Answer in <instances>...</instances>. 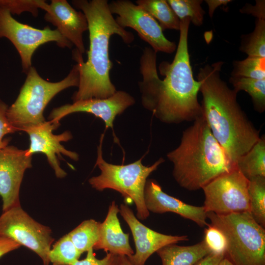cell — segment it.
Listing matches in <instances>:
<instances>
[{"label":"cell","mask_w":265,"mask_h":265,"mask_svg":"<svg viewBox=\"0 0 265 265\" xmlns=\"http://www.w3.org/2000/svg\"><path fill=\"white\" fill-rule=\"evenodd\" d=\"M190 21L180 20V37L177 51L171 63L161 62L157 68V53L145 47L139 61L142 80L138 82L143 107L160 121L179 124L194 121L202 116L198 94L200 83L196 80L190 63L188 33Z\"/></svg>","instance_id":"1"},{"label":"cell","mask_w":265,"mask_h":265,"mask_svg":"<svg viewBox=\"0 0 265 265\" xmlns=\"http://www.w3.org/2000/svg\"><path fill=\"white\" fill-rule=\"evenodd\" d=\"M224 62L206 64L197 77L202 95V115L230 160L236 166L260 138L259 131L237 101V94L220 77Z\"/></svg>","instance_id":"2"},{"label":"cell","mask_w":265,"mask_h":265,"mask_svg":"<svg viewBox=\"0 0 265 265\" xmlns=\"http://www.w3.org/2000/svg\"><path fill=\"white\" fill-rule=\"evenodd\" d=\"M72 3L86 16L90 43L85 62L82 54L76 49L73 51L80 73L78 90L72 97L73 102L109 97L117 91L109 75L112 67L109 55L110 39L115 34L125 43L130 44L134 40V35L117 23L107 0H74Z\"/></svg>","instance_id":"3"},{"label":"cell","mask_w":265,"mask_h":265,"mask_svg":"<svg viewBox=\"0 0 265 265\" xmlns=\"http://www.w3.org/2000/svg\"><path fill=\"white\" fill-rule=\"evenodd\" d=\"M166 156L173 164L175 181L189 191L202 189L216 178L237 168L203 115L183 132L179 145Z\"/></svg>","instance_id":"4"},{"label":"cell","mask_w":265,"mask_h":265,"mask_svg":"<svg viewBox=\"0 0 265 265\" xmlns=\"http://www.w3.org/2000/svg\"><path fill=\"white\" fill-rule=\"evenodd\" d=\"M210 225L224 235V257L233 265H265V230L248 212L216 214L207 212Z\"/></svg>","instance_id":"5"},{"label":"cell","mask_w":265,"mask_h":265,"mask_svg":"<svg viewBox=\"0 0 265 265\" xmlns=\"http://www.w3.org/2000/svg\"><path fill=\"white\" fill-rule=\"evenodd\" d=\"M25 81L14 103L8 107L6 116L18 131L43 123L44 110L50 101L61 91L78 87L80 73L77 64L62 80L50 82L43 79L35 67L28 71Z\"/></svg>","instance_id":"6"},{"label":"cell","mask_w":265,"mask_h":265,"mask_svg":"<svg viewBox=\"0 0 265 265\" xmlns=\"http://www.w3.org/2000/svg\"><path fill=\"white\" fill-rule=\"evenodd\" d=\"M103 138L104 134H102L98 147L96 162V165L100 169L101 173L89 179V184L98 191L111 189L118 191L124 199L134 203L137 218L141 220L146 219L150 214L144 197L147 178L164 160L160 158L149 166L143 165L142 159L126 165L109 163L103 158L102 146Z\"/></svg>","instance_id":"7"},{"label":"cell","mask_w":265,"mask_h":265,"mask_svg":"<svg viewBox=\"0 0 265 265\" xmlns=\"http://www.w3.org/2000/svg\"><path fill=\"white\" fill-rule=\"evenodd\" d=\"M49 227L30 217L20 204L2 212L0 216V237L9 238L35 252L44 265L50 263L49 254L54 239Z\"/></svg>","instance_id":"8"},{"label":"cell","mask_w":265,"mask_h":265,"mask_svg":"<svg viewBox=\"0 0 265 265\" xmlns=\"http://www.w3.org/2000/svg\"><path fill=\"white\" fill-rule=\"evenodd\" d=\"M9 40L18 51L21 59L22 72L26 74L32 67L31 58L41 45L55 42L61 48L71 49L73 44L57 29L49 26L38 29L15 19L6 9L0 8V38Z\"/></svg>","instance_id":"9"},{"label":"cell","mask_w":265,"mask_h":265,"mask_svg":"<svg viewBox=\"0 0 265 265\" xmlns=\"http://www.w3.org/2000/svg\"><path fill=\"white\" fill-rule=\"evenodd\" d=\"M248 183L237 168L216 178L202 188L205 211L216 214L250 212Z\"/></svg>","instance_id":"10"},{"label":"cell","mask_w":265,"mask_h":265,"mask_svg":"<svg viewBox=\"0 0 265 265\" xmlns=\"http://www.w3.org/2000/svg\"><path fill=\"white\" fill-rule=\"evenodd\" d=\"M108 8L112 15H117L115 19L121 27L134 29L157 53H172L176 49V44L166 38L158 22L131 0H112L108 2Z\"/></svg>","instance_id":"11"},{"label":"cell","mask_w":265,"mask_h":265,"mask_svg":"<svg viewBox=\"0 0 265 265\" xmlns=\"http://www.w3.org/2000/svg\"><path fill=\"white\" fill-rule=\"evenodd\" d=\"M135 103L134 98L124 91H116L111 96L103 99L80 100L53 108L49 119L55 123L65 116L76 112H86L101 118L106 128L113 129L115 117Z\"/></svg>","instance_id":"12"},{"label":"cell","mask_w":265,"mask_h":265,"mask_svg":"<svg viewBox=\"0 0 265 265\" xmlns=\"http://www.w3.org/2000/svg\"><path fill=\"white\" fill-rule=\"evenodd\" d=\"M59 125L60 123L46 121L39 125L26 128L24 132L28 134L30 139V145L27 149V154L32 156L36 153L44 154L56 176L63 178L67 173L60 167L58 157L61 158V155H63L76 161L79 159V155L67 150L61 144V142L68 141L72 138L70 132L65 131L59 134L53 133V131L56 129Z\"/></svg>","instance_id":"13"},{"label":"cell","mask_w":265,"mask_h":265,"mask_svg":"<svg viewBox=\"0 0 265 265\" xmlns=\"http://www.w3.org/2000/svg\"><path fill=\"white\" fill-rule=\"evenodd\" d=\"M27 149L7 146L0 151V197L2 210L20 204L19 191L26 170L32 166Z\"/></svg>","instance_id":"14"},{"label":"cell","mask_w":265,"mask_h":265,"mask_svg":"<svg viewBox=\"0 0 265 265\" xmlns=\"http://www.w3.org/2000/svg\"><path fill=\"white\" fill-rule=\"evenodd\" d=\"M119 212L129 226L133 238L135 252L127 257L133 265H145L147 259L162 247L189 239L186 235H168L151 229L140 222L125 204H121Z\"/></svg>","instance_id":"15"},{"label":"cell","mask_w":265,"mask_h":265,"mask_svg":"<svg viewBox=\"0 0 265 265\" xmlns=\"http://www.w3.org/2000/svg\"><path fill=\"white\" fill-rule=\"evenodd\" d=\"M44 19L55 26L61 34L82 54L85 52L83 33L88 29L87 19L81 11L74 9L66 0H52Z\"/></svg>","instance_id":"16"},{"label":"cell","mask_w":265,"mask_h":265,"mask_svg":"<svg viewBox=\"0 0 265 265\" xmlns=\"http://www.w3.org/2000/svg\"><path fill=\"white\" fill-rule=\"evenodd\" d=\"M144 201L149 212L162 213L171 212L189 219L201 227H207V212L203 206H195L164 192L158 183L153 179L147 180L144 192Z\"/></svg>","instance_id":"17"},{"label":"cell","mask_w":265,"mask_h":265,"mask_svg":"<svg viewBox=\"0 0 265 265\" xmlns=\"http://www.w3.org/2000/svg\"><path fill=\"white\" fill-rule=\"evenodd\" d=\"M119 209L115 201L109 206L105 220L101 223L100 238L93 250L103 249L107 253L127 257L134 254L129 242V234L124 233L118 217Z\"/></svg>","instance_id":"18"},{"label":"cell","mask_w":265,"mask_h":265,"mask_svg":"<svg viewBox=\"0 0 265 265\" xmlns=\"http://www.w3.org/2000/svg\"><path fill=\"white\" fill-rule=\"evenodd\" d=\"M156 252L161 259L162 265H194L212 253L203 240L189 246L168 244Z\"/></svg>","instance_id":"19"},{"label":"cell","mask_w":265,"mask_h":265,"mask_svg":"<svg viewBox=\"0 0 265 265\" xmlns=\"http://www.w3.org/2000/svg\"><path fill=\"white\" fill-rule=\"evenodd\" d=\"M236 167L248 180L265 177V137H260L253 147L237 160Z\"/></svg>","instance_id":"20"},{"label":"cell","mask_w":265,"mask_h":265,"mask_svg":"<svg viewBox=\"0 0 265 265\" xmlns=\"http://www.w3.org/2000/svg\"><path fill=\"white\" fill-rule=\"evenodd\" d=\"M135 3L158 22L163 31L180 30V20L167 0H137Z\"/></svg>","instance_id":"21"},{"label":"cell","mask_w":265,"mask_h":265,"mask_svg":"<svg viewBox=\"0 0 265 265\" xmlns=\"http://www.w3.org/2000/svg\"><path fill=\"white\" fill-rule=\"evenodd\" d=\"M101 223L94 219L83 221L68 234L81 254L93 248L100 238Z\"/></svg>","instance_id":"22"},{"label":"cell","mask_w":265,"mask_h":265,"mask_svg":"<svg viewBox=\"0 0 265 265\" xmlns=\"http://www.w3.org/2000/svg\"><path fill=\"white\" fill-rule=\"evenodd\" d=\"M233 89L238 93L243 90L250 96L254 109L259 113L265 110V79H255L231 76L229 80Z\"/></svg>","instance_id":"23"},{"label":"cell","mask_w":265,"mask_h":265,"mask_svg":"<svg viewBox=\"0 0 265 265\" xmlns=\"http://www.w3.org/2000/svg\"><path fill=\"white\" fill-rule=\"evenodd\" d=\"M248 193L250 213L254 220L265 227V177H257L249 180Z\"/></svg>","instance_id":"24"},{"label":"cell","mask_w":265,"mask_h":265,"mask_svg":"<svg viewBox=\"0 0 265 265\" xmlns=\"http://www.w3.org/2000/svg\"><path fill=\"white\" fill-rule=\"evenodd\" d=\"M241 39L239 49L247 56L265 57V17L256 18L253 32Z\"/></svg>","instance_id":"25"},{"label":"cell","mask_w":265,"mask_h":265,"mask_svg":"<svg viewBox=\"0 0 265 265\" xmlns=\"http://www.w3.org/2000/svg\"><path fill=\"white\" fill-rule=\"evenodd\" d=\"M81 255L67 234L60 238L51 249L49 259L53 265H71L79 260Z\"/></svg>","instance_id":"26"},{"label":"cell","mask_w":265,"mask_h":265,"mask_svg":"<svg viewBox=\"0 0 265 265\" xmlns=\"http://www.w3.org/2000/svg\"><path fill=\"white\" fill-rule=\"evenodd\" d=\"M167 2L180 20L188 18L195 26L203 23L205 12L203 9L202 0H167Z\"/></svg>","instance_id":"27"},{"label":"cell","mask_w":265,"mask_h":265,"mask_svg":"<svg viewBox=\"0 0 265 265\" xmlns=\"http://www.w3.org/2000/svg\"><path fill=\"white\" fill-rule=\"evenodd\" d=\"M231 76L265 79V57L247 56L242 60L234 61Z\"/></svg>","instance_id":"28"},{"label":"cell","mask_w":265,"mask_h":265,"mask_svg":"<svg viewBox=\"0 0 265 265\" xmlns=\"http://www.w3.org/2000/svg\"><path fill=\"white\" fill-rule=\"evenodd\" d=\"M49 6L43 0H0V8L7 10L11 14L19 15L26 11L37 17L39 9L46 11Z\"/></svg>","instance_id":"29"},{"label":"cell","mask_w":265,"mask_h":265,"mask_svg":"<svg viewBox=\"0 0 265 265\" xmlns=\"http://www.w3.org/2000/svg\"><path fill=\"white\" fill-rule=\"evenodd\" d=\"M203 240L212 253L224 255L227 241L224 235L219 229L208 224L204 230Z\"/></svg>","instance_id":"30"},{"label":"cell","mask_w":265,"mask_h":265,"mask_svg":"<svg viewBox=\"0 0 265 265\" xmlns=\"http://www.w3.org/2000/svg\"><path fill=\"white\" fill-rule=\"evenodd\" d=\"M8 106L0 100V151L8 146L9 140L3 139V137L9 133L18 131L9 122L6 111Z\"/></svg>","instance_id":"31"},{"label":"cell","mask_w":265,"mask_h":265,"mask_svg":"<svg viewBox=\"0 0 265 265\" xmlns=\"http://www.w3.org/2000/svg\"><path fill=\"white\" fill-rule=\"evenodd\" d=\"M116 255L107 253L101 259H97L91 248L87 252L86 257L81 260H78L71 265H115Z\"/></svg>","instance_id":"32"},{"label":"cell","mask_w":265,"mask_h":265,"mask_svg":"<svg viewBox=\"0 0 265 265\" xmlns=\"http://www.w3.org/2000/svg\"><path fill=\"white\" fill-rule=\"evenodd\" d=\"M256 1L255 5L246 3L240 9V12L242 13L251 14L256 18L265 17V1L256 0Z\"/></svg>","instance_id":"33"},{"label":"cell","mask_w":265,"mask_h":265,"mask_svg":"<svg viewBox=\"0 0 265 265\" xmlns=\"http://www.w3.org/2000/svg\"><path fill=\"white\" fill-rule=\"evenodd\" d=\"M20 246L19 244L9 238L0 237V258Z\"/></svg>","instance_id":"34"},{"label":"cell","mask_w":265,"mask_h":265,"mask_svg":"<svg viewBox=\"0 0 265 265\" xmlns=\"http://www.w3.org/2000/svg\"><path fill=\"white\" fill-rule=\"evenodd\" d=\"M224 254L211 253L206 256L194 265H217L222 259Z\"/></svg>","instance_id":"35"},{"label":"cell","mask_w":265,"mask_h":265,"mask_svg":"<svg viewBox=\"0 0 265 265\" xmlns=\"http://www.w3.org/2000/svg\"><path fill=\"white\" fill-rule=\"evenodd\" d=\"M205 1L208 4L209 14L210 17L212 18L216 8L221 5H227L228 3L232 1L230 0H206Z\"/></svg>","instance_id":"36"},{"label":"cell","mask_w":265,"mask_h":265,"mask_svg":"<svg viewBox=\"0 0 265 265\" xmlns=\"http://www.w3.org/2000/svg\"><path fill=\"white\" fill-rule=\"evenodd\" d=\"M115 265H133L125 255H116Z\"/></svg>","instance_id":"37"},{"label":"cell","mask_w":265,"mask_h":265,"mask_svg":"<svg viewBox=\"0 0 265 265\" xmlns=\"http://www.w3.org/2000/svg\"><path fill=\"white\" fill-rule=\"evenodd\" d=\"M217 265H233L232 264L225 258H223Z\"/></svg>","instance_id":"38"}]
</instances>
